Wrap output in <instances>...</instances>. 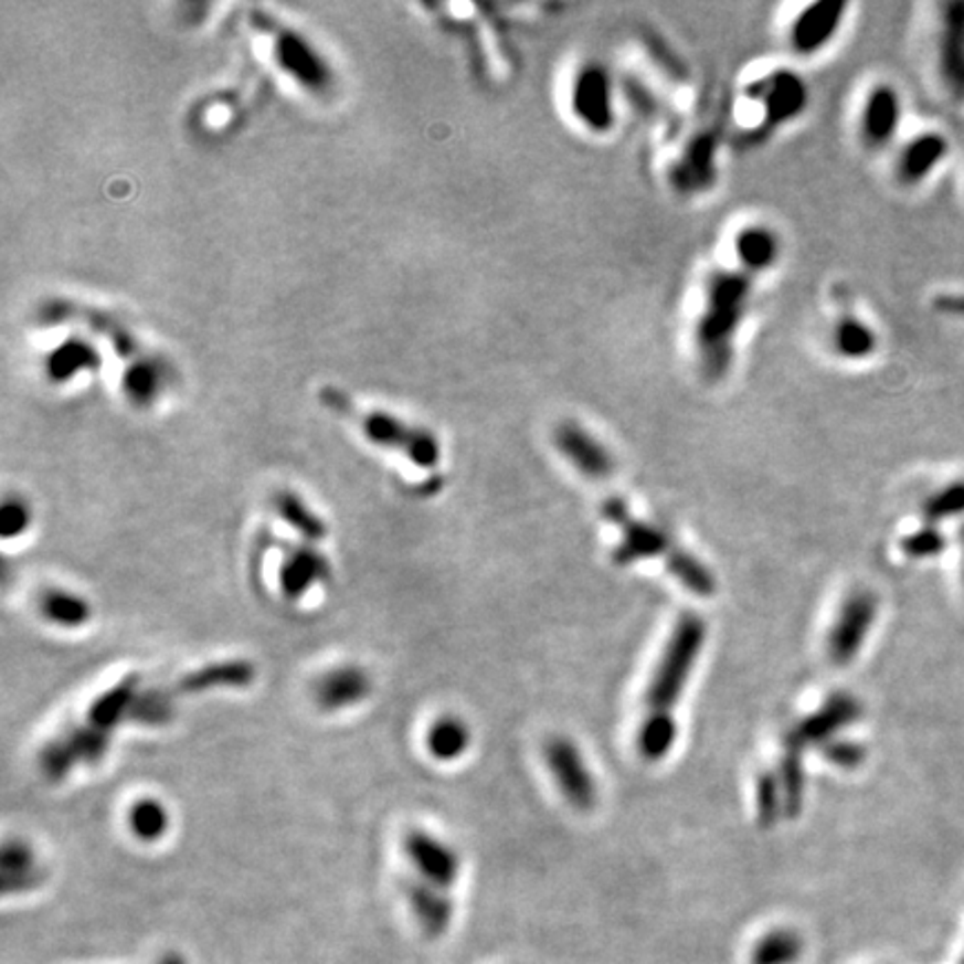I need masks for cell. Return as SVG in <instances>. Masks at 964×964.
I'll return each instance as SVG.
<instances>
[{
  "instance_id": "cell-22",
  "label": "cell",
  "mask_w": 964,
  "mask_h": 964,
  "mask_svg": "<svg viewBox=\"0 0 964 964\" xmlns=\"http://www.w3.org/2000/svg\"><path fill=\"white\" fill-rule=\"evenodd\" d=\"M833 353L848 362H862L878 353L880 336L869 321L855 312H841L830 327Z\"/></svg>"
},
{
  "instance_id": "cell-3",
  "label": "cell",
  "mask_w": 964,
  "mask_h": 964,
  "mask_svg": "<svg viewBox=\"0 0 964 964\" xmlns=\"http://www.w3.org/2000/svg\"><path fill=\"white\" fill-rule=\"evenodd\" d=\"M750 299L753 282L741 271H717L710 275L695 327L697 360L708 378H721L728 371Z\"/></svg>"
},
{
  "instance_id": "cell-24",
  "label": "cell",
  "mask_w": 964,
  "mask_h": 964,
  "mask_svg": "<svg viewBox=\"0 0 964 964\" xmlns=\"http://www.w3.org/2000/svg\"><path fill=\"white\" fill-rule=\"evenodd\" d=\"M804 753L806 743L799 739L795 730L784 734V750L780 762V786L784 797V815L797 817L804 808L806 795V775H804Z\"/></svg>"
},
{
  "instance_id": "cell-37",
  "label": "cell",
  "mask_w": 964,
  "mask_h": 964,
  "mask_svg": "<svg viewBox=\"0 0 964 964\" xmlns=\"http://www.w3.org/2000/svg\"><path fill=\"white\" fill-rule=\"evenodd\" d=\"M3 522H0V531L3 539H17L30 525V507L21 498H8L3 505Z\"/></svg>"
},
{
  "instance_id": "cell-36",
  "label": "cell",
  "mask_w": 964,
  "mask_h": 964,
  "mask_svg": "<svg viewBox=\"0 0 964 964\" xmlns=\"http://www.w3.org/2000/svg\"><path fill=\"white\" fill-rule=\"evenodd\" d=\"M822 755L837 769L852 771L860 769L867 760V745L850 739H833L822 745Z\"/></svg>"
},
{
  "instance_id": "cell-41",
  "label": "cell",
  "mask_w": 964,
  "mask_h": 964,
  "mask_svg": "<svg viewBox=\"0 0 964 964\" xmlns=\"http://www.w3.org/2000/svg\"><path fill=\"white\" fill-rule=\"evenodd\" d=\"M964 557V554H962ZM962 583H964V563H962Z\"/></svg>"
},
{
  "instance_id": "cell-15",
  "label": "cell",
  "mask_w": 964,
  "mask_h": 964,
  "mask_svg": "<svg viewBox=\"0 0 964 964\" xmlns=\"http://www.w3.org/2000/svg\"><path fill=\"white\" fill-rule=\"evenodd\" d=\"M848 6L839 0H824V3H813L797 14L788 30V45L797 56H815L826 50L846 17Z\"/></svg>"
},
{
  "instance_id": "cell-10",
  "label": "cell",
  "mask_w": 964,
  "mask_h": 964,
  "mask_svg": "<svg viewBox=\"0 0 964 964\" xmlns=\"http://www.w3.org/2000/svg\"><path fill=\"white\" fill-rule=\"evenodd\" d=\"M402 850L415 878L441 891H449L460 878V855L456 848L424 828H409L402 837Z\"/></svg>"
},
{
  "instance_id": "cell-19",
  "label": "cell",
  "mask_w": 964,
  "mask_h": 964,
  "mask_svg": "<svg viewBox=\"0 0 964 964\" xmlns=\"http://www.w3.org/2000/svg\"><path fill=\"white\" fill-rule=\"evenodd\" d=\"M402 896L426 937L436 940L447 933L454 918V902L445 891L413 876L402 882Z\"/></svg>"
},
{
  "instance_id": "cell-20",
  "label": "cell",
  "mask_w": 964,
  "mask_h": 964,
  "mask_svg": "<svg viewBox=\"0 0 964 964\" xmlns=\"http://www.w3.org/2000/svg\"><path fill=\"white\" fill-rule=\"evenodd\" d=\"M373 690L369 672L360 666H340L321 675L312 688L315 703L327 710L338 712L362 703Z\"/></svg>"
},
{
  "instance_id": "cell-38",
  "label": "cell",
  "mask_w": 964,
  "mask_h": 964,
  "mask_svg": "<svg viewBox=\"0 0 964 964\" xmlns=\"http://www.w3.org/2000/svg\"><path fill=\"white\" fill-rule=\"evenodd\" d=\"M933 308L946 317L964 319V293H940L933 299Z\"/></svg>"
},
{
  "instance_id": "cell-13",
  "label": "cell",
  "mask_w": 964,
  "mask_h": 964,
  "mask_svg": "<svg viewBox=\"0 0 964 964\" xmlns=\"http://www.w3.org/2000/svg\"><path fill=\"white\" fill-rule=\"evenodd\" d=\"M331 576V563L312 543H282L279 559V590L286 598L297 601L312 587L321 585Z\"/></svg>"
},
{
  "instance_id": "cell-21",
  "label": "cell",
  "mask_w": 964,
  "mask_h": 964,
  "mask_svg": "<svg viewBox=\"0 0 964 964\" xmlns=\"http://www.w3.org/2000/svg\"><path fill=\"white\" fill-rule=\"evenodd\" d=\"M734 257L748 277L769 273L782 259V237L766 224L743 226L734 237Z\"/></svg>"
},
{
  "instance_id": "cell-7",
  "label": "cell",
  "mask_w": 964,
  "mask_h": 964,
  "mask_svg": "<svg viewBox=\"0 0 964 964\" xmlns=\"http://www.w3.org/2000/svg\"><path fill=\"white\" fill-rule=\"evenodd\" d=\"M603 516L621 529V541L612 554L616 565L666 559L668 552L675 548L670 533L664 527L632 516L629 507L621 498H610L603 505Z\"/></svg>"
},
{
  "instance_id": "cell-6",
  "label": "cell",
  "mask_w": 964,
  "mask_h": 964,
  "mask_svg": "<svg viewBox=\"0 0 964 964\" xmlns=\"http://www.w3.org/2000/svg\"><path fill=\"white\" fill-rule=\"evenodd\" d=\"M880 612V601L871 590H855L850 592L828 632V659L835 668L850 666L857 655L862 653L865 640L873 629V623Z\"/></svg>"
},
{
  "instance_id": "cell-23",
  "label": "cell",
  "mask_w": 964,
  "mask_h": 964,
  "mask_svg": "<svg viewBox=\"0 0 964 964\" xmlns=\"http://www.w3.org/2000/svg\"><path fill=\"white\" fill-rule=\"evenodd\" d=\"M255 681V666L248 661H224L203 666L186 677H181L172 688L179 697H190L197 692L214 690V688H246Z\"/></svg>"
},
{
  "instance_id": "cell-42",
  "label": "cell",
  "mask_w": 964,
  "mask_h": 964,
  "mask_svg": "<svg viewBox=\"0 0 964 964\" xmlns=\"http://www.w3.org/2000/svg\"><path fill=\"white\" fill-rule=\"evenodd\" d=\"M957 964H964V955H962V957H960V962H957Z\"/></svg>"
},
{
  "instance_id": "cell-16",
  "label": "cell",
  "mask_w": 964,
  "mask_h": 964,
  "mask_svg": "<svg viewBox=\"0 0 964 964\" xmlns=\"http://www.w3.org/2000/svg\"><path fill=\"white\" fill-rule=\"evenodd\" d=\"M951 144L937 130L911 137L896 157V179L904 188L922 186L949 157Z\"/></svg>"
},
{
  "instance_id": "cell-29",
  "label": "cell",
  "mask_w": 964,
  "mask_h": 964,
  "mask_svg": "<svg viewBox=\"0 0 964 964\" xmlns=\"http://www.w3.org/2000/svg\"><path fill=\"white\" fill-rule=\"evenodd\" d=\"M668 572L695 596L710 598L717 592V579L712 572L688 550L675 545L666 557Z\"/></svg>"
},
{
  "instance_id": "cell-8",
  "label": "cell",
  "mask_w": 964,
  "mask_h": 964,
  "mask_svg": "<svg viewBox=\"0 0 964 964\" xmlns=\"http://www.w3.org/2000/svg\"><path fill=\"white\" fill-rule=\"evenodd\" d=\"M570 105L576 121L585 130L594 135H607L614 128V81L603 63L590 61L576 72Z\"/></svg>"
},
{
  "instance_id": "cell-5",
  "label": "cell",
  "mask_w": 964,
  "mask_h": 964,
  "mask_svg": "<svg viewBox=\"0 0 964 964\" xmlns=\"http://www.w3.org/2000/svg\"><path fill=\"white\" fill-rule=\"evenodd\" d=\"M255 30H259L279 63V67L293 76L299 85L308 87L310 92H327L333 83L331 67L327 61L319 56V52L293 28L277 21L273 14H266L262 10H251L248 14Z\"/></svg>"
},
{
  "instance_id": "cell-4",
  "label": "cell",
  "mask_w": 964,
  "mask_h": 964,
  "mask_svg": "<svg viewBox=\"0 0 964 964\" xmlns=\"http://www.w3.org/2000/svg\"><path fill=\"white\" fill-rule=\"evenodd\" d=\"M317 398L329 411L360 426V432L373 445L402 454L420 469H434L441 463V443L426 428L409 424L402 417L380 409H364L336 386H321Z\"/></svg>"
},
{
  "instance_id": "cell-40",
  "label": "cell",
  "mask_w": 964,
  "mask_h": 964,
  "mask_svg": "<svg viewBox=\"0 0 964 964\" xmlns=\"http://www.w3.org/2000/svg\"><path fill=\"white\" fill-rule=\"evenodd\" d=\"M957 539H960V545H962V554H964V525H960V529H957Z\"/></svg>"
},
{
  "instance_id": "cell-9",
  "label": "cell",
  "mask_w": 964,
  "mask_h": 964,
  "mask_svg": "<svg viewBox=\"0 0 964 964\" xmlns=\"http://www.w3.org/2000/svg\"><path fill=\"white\" fill-rule=\"evenodd\" d=\"M545 764L568 804L587 813L598 802V784L587 769L579 745L568 737H552L545 743Z\"/></svg>"
},
{
  "instance_id": "cell-25",
  "label": "cell",
  "mask_w": 964,
  "mask_h": 964,
  "mask_svg": "<svg viewBox=\"0 0 964 964\" xmlns=\"http://www.w3.org/2000/svg\"><path fill=\"white\" fill-rule=\"evenodd\" d=\"M717 141L712 137H697L681 161L677 163L672 172V183L677 190H703L708 188L717 177L714 163H717Z\"/></svg>"
},
{
  "instance_id": "cell-14",
  "label": "cell",
  "mask_w": 964,
  "mask_h": 964,
  "mask_svg": "<svg viewBox=\"0 0 964 964\" xmlns=\"http://www.w3.org/2000/svg\"><path fill=\"white\" fill-rule=\"evenodd\" d=\"M554 445L559 454L585 478L603 480L616 469L612 452L579 422H561L554 432Z\"/></svg>"
},
{
  "instance_id": "cell-30",
  "label": "cell",
  "mask_w": 964,
  "mask_h": 964,
  "mask_svg": "<svg viewBox=\"0 0 964 964\" xmlns=\"http://www.w3.org/2000/svg\"><path fill=\"white\" fill-rule=\"evenodd\" d=\"M39 884V865L32 848L23 841H8L3 848V889L6 893L30 891Z\"/></svg>"
},
{
  "instance_id": "cell-1",
  "label": "cell",
  "mask_w": 964,
  "mask_h": 964,
  "mask_svg": "<svg viewBox=\"0 0 964 964\" xmlns=\"http://www.w3.org/2000/svg\"><path fill=\"white\" fill-rule=\"evenodd\" d=\"M706 632V623L697 614H684L675 623L646 690V717L636 732V750L646 762L666 760L677 741L675 708L703 650Z\"/></svg>"
},
{
  "instance_id": "cell-35",
  "label": "cell",
  "mask_w": 964,
  "mask_h": 964,
  "mask_svg": "<svg viewBox=\"0 0 964 964\" xmlns=\"http://www.w3.org/2000/svg\"><path fill=\"white\" fill-rule=\"evenodd\" d=\"M780 815H784V797L780 777L773 773H762L758 780V817L764 828L773 826Z\"/></svg>"
},
{
  "instance_id": "cell-34",
  "label": "cell",
  "mask_w": 964,
  "mask_h": 964,
  "mask_svg": "<svg viewBox=\"0 0 964 964\" xmlns=\"http://www.w3.org/2000/svg\"><path fill=\"white\" fill-rule=\"evenodd\" d=\"M900 548H902V552L909 559L920 561V559L937 557L946 548V539H944L942 531L935 525H926L924 522L920 529H915V531L904 536Z\"/></svg>"
},
{
  "instance_id": "cell-11",
  "label": "cell",
  "mask_w": 964,
  "mask_h": 964,
  "mask_svg": "<svg viewBox=\"0 0 964 964\" xmlns=\"http://www.w3.org/2000/svg\"><path fill=\"white\" fill-rule=\"evenodd\" d=\"M935 63L944 94L964 103V0H951L940 10Z\"/></svg>"
},
{
  "instance_id": "cell-33",
  "label": "cell",
  "mask_w": 964,
  "mask_h": 964,
  "mask_svg": "<svg viewBox=\"0 0 964 964\" xmlns=\"http://www.w3.org/2000/svg\"><path fill=\"white\" fill-rule=\"evenodd\" d=\"M922 516L926 525H935L942 520H951L964 516V480L949 483L931 494L922 505Z\"/></svg>"
},
{
  "instance_id": "cell-17",
  "label": "cell",
  "mask_w": 964,
  "mask_h": 964,
  "mask_svg": "<svg viewBox=\"0 0 964 964\" xmlns=\"http://www.w3.org/2000/svg\"><path fill=\"white\" fill-rule=\"evenodd\" d=\"M753 96L762 100L764 113H766V124L771 128H777L782 124L797 119L808 105V87H806L804 78H799L793 72H784V70L762 78L755 85Z\"/></svg>"
},
{
  "instance_id": "cell-31",
  "label": "cell",
  "mask_w": 964,
  "mask_h": 964,
  "mask_svg": "<svg viewBox=\"0 0 964 964\" xmlns=\"http://www.w3.org/2000/svg\"><path fill=\"white\" fill-rule=\"evenodd\" d=\"M128 824L139 841L155 844L168 833L170 813L163 802L155 797H144L137 799L135 806L128 811Z\"/></svg>"
},
{
  "instance_id": "cell-28",
  "label": "cell",
  "mask_w": 964,
  "mask_h": 964,
  "mask_svg": "<svg viewBox=\"0 0 964 964\" xmlns=\"http://www.w3.org/2000/svg\"><path fill=\"white\" fill-rule=\"evenodd\" d=\"M472 743V728L465 719L447 714L434 721L426 732V750L438 762L460 760Z\"/></svg>"
},
{
  "instance_id": "cell-39",
  "label": "cell",
  "mask_w": 964,
  "mask_h": 964,
  "mask_svg": "<svg viewBox=\"0 0 964 964\" xmlns=\"http://www.w3.org/2000/svg\"><path fill=\"white\" fill-rule=\"evenodd\" d=\"M161 964H183V960L179 955H168V957H163Z\"/></svg>"
},
{
  "instance_id": "cell-18",
  "label": "cell",
  "mask_w": 964,
  "mask_h": 964,
  "mask_svg": "<svg viewBox=\"0 0 964 964\" xmlns=\"http://www.w3.org/2000/svg\"><path fill=\"white\" fill-rule=\"evenodd\" d=\"M862 717V703L855 699L850 692H833L811 717L799 721L793 730L799 734V739L811 743H828L837 732L852 725Z\"/></svg>"
},
{
  "instance_id": "cell-32",
  "label": "cell",
  "mask_w": 964,
  "mask_h": 964,
  "mask_svg": "<svg viewBox=\"0 0 964 964\" xmlns=\"http://www.w3.org/2000/svg\"><path fill=\"white\" fill-rule=\"evenodd\" d=\"M804 953V942L799 933L791 929H775L766 933L753 949L750 962L753 964H795Z\"/></svg>"
},
{
  "instance_id": "cell-12",
  "label": "cell",
  "mask_w": 964,
  "mask_h": 964,
  "mask_svg": "<svg viewBox=\"0 0 964 964\" xmlns=\"http://www.w3.org/2000/svg\"><path fill=\"white\" fill-rule=\"evenodd\" d=\"M904 105L896 85L878 83L869 89L860 113L862 146L880 152L891 146L902 126Z\"/></svg>"
},
{
  "instance_id": "cell-26",
  "label": "cell",
  "mask_w": 964,
  "mask_h": 964,
  "mask_svg": "<svg viewBox=\"0 0 964 964\" xmlns=\"http://www.w3.org/2000/svg\"><path fill=\"white\" fill-rule=\"evenodd\" d=\"M275 511L277 516L293 529L297 531V536L306 543H321L327 539L329 527L325 522V518L317 516L295 491L282 489L275 494L273 498Z\"/></svg>"
},
{
  "instance_id": "cell-2",
  "label": "cell",
  "mask_w": 964,
  "mask_h": 964,
  "mask_svg": "<svg viewBox=\"0 0 964 964\" xmlns=\"http://www.w3.org/2000/svg\"><path fill=\"white\" fill-rule=\"evenodd\" d=\"M141 690V679L137 675L124 677L87 706L81 721L61 730V734H56L41 753V771L47 780L61 782L76 766L98 764L110 750L115 730L130 723Z\"/></svg>"
},
{
  "instance_id": "cell-27",
  "label": "cell",
  "mask_w": 964,
  "mask_h": 964,
  "mask_svg": "<svg viewBox=\"0 0 964 964\" xmlns=\"http://www.w3.org/2000/svg\"><path fill=\"white\" fill-rule=\"evenodd\" d=\"M39 612L56 627L76 629L92 618V605L65 587H47L39 594Z\"/></svg>"
}]
</instances>
